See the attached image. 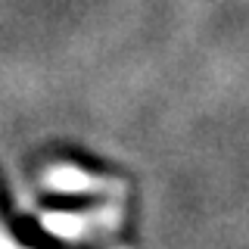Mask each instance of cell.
Instances as JSON below:
<instances>
[{
    "label": "cell",
    "instance_id": "cell-1",
    "mask_svg": "<svg viewBox=\"0 0 249 249\" xmlns=\"http://www.w3.org/2000/svg\"><path fill=\"white\" fill-rule=\"evenodd\" d=\"M47 184L56 187V190H88V187H97V181L84 178V171H72V168H59L47 178Z\"/></svg>",
    "mask_w": 249,
    "mask_h": 249
}]
</instances>
